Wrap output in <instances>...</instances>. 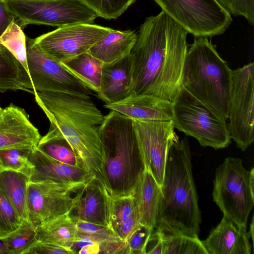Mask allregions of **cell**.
<instances>
[{"instance_id":"obj_1","label":"cell","mask_w":254,"mask_h":254,"mask_svg":"<svg viewBox=\"0 0 254 254\" xmlns=\"http://www.w3.org/2000/svg\"><path fill=\"white\" fill-rule=\"evenodd\" d=\"M187 34L163 11L145 18L129 54L132 94L173 101L182 86Z\"/></svg>"},{"instance_id":"obj_2","label":"cell","mask_w":254,"mask_h":254,"mask_svg":"<svg viewBox=\"0 0 254 254\" xmlns=\"http://www.w3.org/2000/svg\"><path fill=\"white\" fill-rule=\"evenodd\" d=\"M34 95L50 123L46 135L65 139L85 171L107 190L99 132L104 118L102 112L90 98L47 91H35Z\"/></svg>"},{"instance_id":"obj_3","label":"cell","mask_w":254,"mask_h":254,"mask_svg":"<svg viewBox=\"0 0 254 254\" xmlns=\"http://www.w3.org/2000/svg\"><path fill=\"white\" fill-rule=\"evenodd\" d=\"M154 229L165 234L198 237L201 222L188 139L169 147Z\"/></svg>"},{"instance_id":"obj_4","label":"cell","mask_w":254,"mask_h":254,"mask_svg":"<svg viewBox=\"0 0 254 254\" xmlns=\"http://www.w3.org/2000/svg\"><path fill=\"white\" fill-rule=\"evenodd\" d=\"M99 132L108 191L113 198L133 195L145 169L133 120L111 110Z\"/></svg>"},{"instance_id":"obj_5","label":"cell","mask_w":254,"mask_h":254,"mask_svg":"<svg viewBox=\"0 0 254 254\" xmlns=\"http://www.w3.org/2000/svg\"><path fill=\"white\" fill-rule=\"evenodd\" d=\"M232 70L207 38H195L188 49L182 86L219 117L228 119Z\"/></svg>"},{"instance_id":"obj_6","label":"cell","mask_w":254,"mask_h":254,"mask_svg":"<svg viewBox=\"0 0 254 254\" xmlns=\"http://www.w3.org/2000/svg\"><path fill=\"white\" fill-rule=\"evenodd\" d=\"M212 197L224 216L247 228L254 206V168L246 169L240 158H226L216 169Z\"/></svg>"},{"instance_id":"obj_7","label":"cell","mask_w":254,"mask_h":254,"mask_svg":"<svg viewBox=\"0 0 254 254\" xmlns=\"http://www.w3.org/2000/svg\"><path fill=\"white\" fill-rule=\"evenodd\" d=\"M174 127L215 149L231 142L226 120L219 117L183 86L172 101Z\"/></svg>"},{"instance_id":"obj_8","label":"cell","mask_w":254,"mask_h":254,"mask_svg":"<svg viewBox=\"0 0 254 254\" xmlns=\"http://www.w3.org/2000/svg\"><path fill=\"white\" fill-rule=\"evenodd\" d=\"M22 28L29 24L62 27L93 24L97 15L79 0H5Z\"/></svg>"},{"instance_id":"obj_9","label":"cell","mask_w":254,"mask_h":254,"mask_svg":"<svg viewBox=\"0 0 254 254\" xmlns=\"http://www.w3.org/2000/svg\"><path fill=\"white\" fill-rule=\"evenodd\" d=\"M162 11L195 38L223 34L231 14L217 0H153Z\"/></svg>"},{"instance_id":"obj_10","label":"cell","mask_w":254,"mask_h":254,"mask_svg":"<svg viewBox=\"0 0 254 254\" xmlns=\"http://www.w3.org/2000/svg\"><path fill=\"white\" fill-rule=\"evenodd\" d=\"M254 63L232 70L228 103L230 136L246 150L254 140Z\"/></svg>"},{"instance_id":"obj_11","label":"cell","mask_w":254,"mask_h":254,"mask_svg":"<svg viewBox=\"0 0 254 254\" xmlns=\"http://www.w3.org/2000/svg\"><path fill=\"white\" fill-rule=\"evenodd\" d=\"M26 46L28 70L34 92H60L90 98L91 90L61 62L43 53L34 39L26 36Z\"/></svg>"},{"instance_id":"obj_12","label":"cell","mask_w":254,"mask_h":254,"mask_svg":"<svg viewBox=\"0 0 254 254\" xmlns=\"http://www.w3.org/2000/svg\"><path fill=\"white\" fill-rule=\"evenodd\" d=\"M112 29L94 24H74L59 27L34 40L43 53L62 62L87 52Z\"/></svg>"},{"instance_id":"obj_13","label":"cell","mask_w":254,"mask_h":254,"mask_svg":"<svg viewBox=\"0 0 254 254\" xmlns=\"http://www.w3.org/2000/svg\"><path fill=\"white\" fill-rule=\"evenodd\" d=\"M79 189L48 182H29L27 192L28 220L37 228L65 214H70L76 203L72 197Z\"/></svg>"},{"instance_id":"obj_14","label":"cell","mask_w":254,"mask_h":254,"mask_svg":"<svg viewBox=\"0 0 254 254\" xmlns=\"http://www.w3.org/2000/svg\"><path fill=\"white\" fill-rule=\"evenodd\" d=\"M145 169L161 187L169 147L177 137L171 121L133 120Z\"/></svg>"},{"instance_id":"obj_15","label":"cell","mask_w":254,"mask_h":254,"mask_svg":"<svg viewBox=\"0 0 254 254\" xmlns=\"http://www.w3.org/2000/svg\"><path fill=\"white\" fill-rule=\"evenodd\" d=\"M41 138L24 109L10 104L0 114V150L25 147L35 149Z\"/></svg>"},{"instance_id":"obj_16","label":"cell","mask_w":254,"mask_h":254,"mask_svg":"<svg viewBox=\"0 0 254 254\" xmlns=\"http://www.w3.org/2000/svg\"><path fill=\"white\" fill-rule=\"evenodd\" d=\"M75 196L76 203L72 211L73 214H70L72 217L111 228L113 198L104 187L92 179L76 192Z\"/></svg>"},{"instance_id":"obj_17","label":"cell","mask_w":254,"mask_h":254,"mask_svg":"<svg viewBox=\"0 0 254 254\" xmlns=\"http://www.w3.org/2000/svg\"><path fill=\"white\" fill-rule=\"evenodd\" d=\"M29 159L34 165L29 182H48L80 189L93 179L84 169L57 161L37 147L32 151Z\"/></svg>"},{"instance_id":"obj_18","label":"cell","mask_w":254,"mask_h":254,"mask_svg":"<svg viewBox=\"0 0 254 254\" xmlns=\"http://www.w3.org/2000/svg\"><path fill=\"white\" fill-rule=\"evenodd\" d=\"M104 107L132 120H173L172 102L151 95L131 94L117 102L105 104Z\"/></svg>"},{"instance_id":"obj_19","label":"cell","mask_w":254,"mask_h":254,"mask_svg":"<svg viewBox=\"0 0 254 254\" xmlns=\"http://www.w3.org/2000/svg\"><path fill=\"white\" fill-rule=\"evenodd\" d=\"M250 236L247 228L223 216L202 242L208 254H251Z\"/></svg>"},{"instance_id":"obj_20","label":"cell","mask_w":254,"mask_h":254,"mask_svg":"<svg viewBox=\"0 0 254 254\" xmlns=\"http://www.w3.org/2000/svg\"><path fill=\"white\" fill-rule=\"evenodd\" d=\"M133 83L129 55L119 61L104 64L99 98L105 104L122 100L132 94Z\"/></svg>"},{"instance_id":"obj_21","label":"cell","mask_w":254,"mask_h":254,"mask_svg":"<svg viewBox=\"0 0 254 254\" xmlns=\"http://www.w3.org/2000/svg\"><path fill=\"white\" fill-rule=\"evenodd\" d=\"M137 37V33L134 30L112 29L87 52L103 64L113 63L130 54Z\"/></svg>"},{"instance_id":"obj_22","label":"cell","mask_w":254,"mask_h":254,"mask_svg":"<svg viewBox=\"0 0 254 254\" xmlns=\"http://www.w3.org/2000/svg\"><path fill=\"white\" fill-rule=\"evenodd\" d=\"M161 194L160 186L144 169L133 194L141 225L153 230L156 224Z\"/></svg>"},{"instance_id":"obj_23","label":"cell","mask_w":254,"mask_h":254,"mask_svg":"<svg viewBox=\"0 0 254 254\" xmlns=\"http://www.w3.org/2000/svg\"><path fill=\"white\" fill-rule=\"evenodd\" d=\"M25 91L34 94L29 74L20 62L0 44V91Z\"/></svg>"},{"instance_id":"obj_24","label":"cell","mask_w":254,"mask_h":254,"mask_svg":"<svg viewBox=\"0 0 254 254\" xmlns=\"http://www.w3.org/2000/svg\"><path fill=\"white\" fill-rule=\"evenodd\" d=\"M37 231L38 241L69 250H72V247L79 240L75 223L70 214L40 226L37 228Z\"/></svg>"},{"instance_id":"obj_25","label":"cell","mask_w":254,"mask_h":254,"mask_svg":"<svg viewBox=\"0 0 254 254\" xmlns=\"http://www.w3.org/2000/svg\"><path fill=\"white\" fill-rule=\"evenodd\" d=\"M61 63L90 90L99 92L102 62L86 52Z\"/></svg>"},{"instance_id":"obj_26","label":"cell","mask_w":254,"mask_h":254,"mask_svg":"<svg viewBox=\"0 0 254 254\" xmlns=\"http://www.w3.org/2000/svg\"><path fill=\"white\" fill-rule=\"evenodd\" d=\"M29 178L21 173L3 170L0 173V189L21 218L27 219V192Z\"/></svg>"},{"instance_id":"obj_27","label":"cell","mask_w":254,"mask_h":254,"mask_svg":"<svg viewBox=\"0 0 254 254\" xmlns=\"http://www.w3.org/2000/svg\"><path fill=\"white\" fill-rule=\"evenodd\" d=\"M37 148L57 161L84 169L81 160L76 155L68 142L63 138L50 136L46 134L41 137Z\"/></svg>"},{"instance_id":"obj_28","label":"cell","mask_w":254,"mask_h":254,"mask_svg":"<svg viewBox=\"0 0 254 254\" xmlns=\"http://www.w3.org/2000/svg\"><path fill=\"white\" fill-rule=\"evenodd\" d=\"M71 218L75 223L79 238L78 241L71 249L74 254H76L77 250L79 251L87 245L98 244L107 240L120 239L114 230L109 227L85 222L72 217Z\"/></svg>"},{"instance_id":"obj_29","label":"cell","mask_w":254,"mask_h":254,"mask_svg":"<svg viewBox=\"0 0 254 254\" xmlns=\"http://www.w3.org/2000/svg\"><path fill=\"white\" fill-rule=\"evenodd\" d=\"M160 232L162 237V254H208L198 237Z\"/></svg>"},{"instance_id":"obj_30","label":"cell","mask_w":254,"mask_h":254,"mask_svg":"<svg viewBox=\"0 0 254 254\" xmlns=\"http://www.w3.org/2000/svg\"><path fill=\"white\" fill-rule=\"evenodd\" d=\"M0 44L7 48L28 72L26 36L15 19L0 36Z\"/></svg>"},{"instance_id":"obj_31","label":"cell","mask_w":254,"mask_h":254,"mask_svg":"<svg viewBox=\"0 0 254 254\" xmlns=\"http://www.w3.org/2000/svg\"><path fill=\"white\" fill-rule=\"evenodd\" d=\"M3 239L11 254H25L38 240L37 228L24 219L18 228Z\"/></svg>"},{"instance_id":"obj_32","label":"cell","mask_w":254,"mask_h":254,"mask_svg":"<svg viewBox=\"0 0 254 254\" xmlns=\"http://www.w3.org/2000/svg\"><path fill=\"white\" fill-rule=\"evenodd\" d=\"M34 149L18 147L0 150V161L3 170H9L31 176L34 165L29 159Z\"/></svg>"},{"instance_id":"obj_33","label":"cell","mask_w":254,"mask_h":254,"mask_svg":"<svg viewBox=\"0 0 254 254\" xmlns=\"http://www.w3.org/2000/svg\"><path fill=\"white\" fill-rule=\"evenodd\" d=\"M98 16L107 20L116 19L136 0H79Z\"/></svg>"},{"instance_id":"obj_34","label":"cell","mask_w":254,"mask_h":254,"mask_svg":"<svg viewBox=\"0 0 254 254\" xmlns=\"http://www.w3.org/2000/svg\"><path fill=\"white\" fill-rule=\"evenodd\" d=\"M23 219L0 189V238L3 239L19 227Z\"/></svg>"},{"instance_id":"obj_35","label":"cell","mask_w":254,"mask_h":254,"mask_svg":"<svg viewBox=\"0 0 254 254\" xmlns=\"http://www.w3.org/2000/svg\"><path fill=\"white\" fill-rule=\"evenodd\" d=\"M136 207L133 195L113 198L111 212L112 229L114 230L123 223L131 215Z\"/></svg>"},{"instance_id":"obj_36","label":"cell","mask_w":254,"mask_h":254,"mask_svg":"<svg viewBox=\"0 0 254 254\" xmlns=\"http://www.w3.org/2000/svg\"><path fill=\"white\" fill-rule=\"evenodd\" d=\"M78 254H129L127 242L120 239H111L81 248Z\"/></svg>"},{"instance_id":"obj_37","label":"cell","mask_w":254,"mask_h":254,"mask_svg":"<svg viewBox=\"0 0 254 254\" xmlns=\"http://www.w3.org/2000/svg\"><path fill=\"white\" fill-rule=\"evenodd\" d=\"M230 14L244 17L249 23L254 24V0H217Z\"/></svg>"},{"instance_id":"obj_38","label":"cell","mask_w":254,"mask_h":254,"mask_svg":"<svg viewBox=\"0 0 254 254\" xmlns=\"http://www.w3.org/2000/svg\"><path fill=\"white\" fill-rule=\"evenodd\" d=\"M153 230L141 225L127 241L129 254H146V248Z\"/></svg>"},{"instance_id":"obj_39","label":"cell","mask_w":254,"mask_h":254,"mask_svg":"<svg viewBox=\"0 0 254 254\" xmlns=\"http://www.w3.org/2000/svg\"><path fill=\"white\" fill-rule=\"evenodd\" d=\"M141 225L139 213L136 207L131 215L116 227L114 231L120 239L127 241Z\"/></svg>"},{"instance_id":"obj_40","label":"cell","mask_w":254,"mask_h":254,"mask_svg":"<svg viewBox=\"0 0 254 254\" xmlns=\"http://www.w3.org/2000/svg\"><path fill=\"white\" fill-rule=\"evenodd\" d=\"M25 254H74V253L72 250L37 241Z\"/></svg>"},{"instance_id":"obj_41","label":"cell","mask_w":254,"mask_h":254,"mask_svg":"<svg viewBox=\"0 0 254 254\" xmlns=\"http://www.w3.org/2000/svg\"><path fill=\"white\" fill-rule=\"evenodd\" d=\"M14 19L15 17L7 8L5 0H0V36Z\"/></svg>"},{"instance_id":"obj_42","label":"cell","mask_w":254,"mask_h":254,"mask_svg":"<svg viewBox=\"0 0 254 254\" xmlns=\"http://www.w3.org/2000/svg\"><path fill=\"white\" fill-rule=\"evenodd\" d=\"M0 254H11L3 239L0 238Z\"/></svg>"},{"instance_id":"obj_43","label":"cell","mask_w":254,"mask_h":254,"mask_svg":"<svg viewBox=\"0 0 254 254\" xmlns=\"http://www.w3.org/2000/svg\"><path fill=\"white\" fill-rule=\"evenodd\" d=\"M250 236V238L252 239V241L254 242V217H253L252 223L250 225V231L248 232Z\"/></svg>"},{"instance_id":"obj_44","label":"cell","mask_w":254,"mask_h":254,"mask_svg":"<svg viewBox=\"0 0 254 254\" xmlns=\"http://www.w3.org/2000/svg\"><path fill=\"white\" fill-rule=\"evenodd\" d=\"M3 167H2V166L1 165V163L0 161V173L3 170Z\"/></svg>"},{"instance_id":"obj_45","label":"cell","mask_w":254,"mask_h":254,"mask_svg":"<svg viewBox=\"0 0 254 254\" xmlns=\"http://www.w3.org/2000/svg\"><path fill=\"white\" fill-rule=\"evenodd\" d=\"M1 110H2V109H1V107H0V112H1Z\"/></svg>"}]
</instances>
